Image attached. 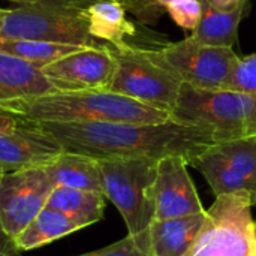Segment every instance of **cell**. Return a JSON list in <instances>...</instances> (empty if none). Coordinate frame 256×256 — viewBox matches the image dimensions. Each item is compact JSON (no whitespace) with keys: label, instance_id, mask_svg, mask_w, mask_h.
<instances>
[{"label":"cell","instance_id":"6da1fadb","mask_svg":"<svg viewBox=\"0 0 256 256\" xmlns=\"http://www.w3.org/2000/svg\"><path fill=\"white\" fill-rule=\"evenodd\" d=\"M30 123L54 138L64 152L98 160H160L168 156H183L189 162L194 156L222 141L210 128L183 124L174 120L159 124Z\"/></svg>","mask_w":256,"mask_h":256},{"label":"cell","instance_id":"7a4b0ae2","mask_svg":"<svg viewBox=\"0 0 256 256\" xmlns=\"http://www.w3.org/2000/svg\"><path fill=\"white\" fill-rule=\"evenodd\" d=\"M34 123H135L159 124L171 114L110 90L52 92L4 108Z\"/></svg>","mask_w":256,"mask_h":256},{"label":"cell","instance_id":"3957f363","mask_svg":"<svg viewBox=\"0 0 256 256\" xmlns=\"http://www.w3.org/2000/svg\"><path fill=\"white\" fill-rule=\"evenodd\" d=\"M171 120L213 129L220 140L256 136V96L183 84Z\"/></svg>","mask_w":256,"mask_h":256},{"label":"cell","instance_id":"277c9868","mask_svg":"<svg viewBox=\"0 0 256 256\" xmlns=\"http://www.w3.org/2000/svg\"><path fill=\"white\" fill-rule=\"evenodd\" d=\"M158 162L154 159L99 160L104 195L120 212L130 236L148 231L154 220Z\"/></svg>","mask_w":256,"mask_h":256},{"label":"cell","instance_id":"5b68a950","mask_svg":"<svg viewBox=\"0 0 256 256\" xmlns=\"http://www.w3.org/2000/svg\"><path fill=\"white\" fill-rule=\"evenodd\" d=\"M0 36L82 48H108L90 34L86 21L64 0H42L6 9Z\"/></svg>","mask_w":256,"mask_h":256},{"label":"cell","instance_id":"8992f818","mask_svg":"<svg viewBox=\"0 0 256 256\" xmlns=\"http://www.w3.org/2000/svg\"><path fill=\"white\" fill-rule=\"evenodd\" d=\"M252 207L249 192L216 196L192 256H256Z\"/></svg>","mask_w":256,"mask_h":256},{"label":"cell","instance_id":"52a82bcc","mask_svg":"<svg viewBox=\"0 0 256 256\" xmlns=\"http://www.w3.org/2000/svg\"><path fill=\"white\" fill-rule=\"evenodd\" d=\"M142 52L182 84L204 90H222L240 58L232 48L201 45L189 38Z\"/></svg>","mask_w":256,"mask_h":256},{"label":"cell","instance_id":"ba28073f","mask_svg":"<svg viewBox=\"0 0 256 256\" xmlns=\"http://www.w3.org/2000/svg\"><path fill=\"white\" fill-rule=\"evenodd\" d=\"M112 54L117 68L106 90L171 114L183 84L148 60L142 48L124 45L112 48Z\"/></svg>","mask_w":256,"mask_h":256},{"label":"cell","instance_id":"9c48e42d","mask_svg":"<svg viewBox=\"0 0 256 256\" xmlns=\"http://www.w3.org/2000/svg\"><path fill=\"white\" fill-rule=\"evenodd\" d=\"M52 189L45 168L0 172V222L10 237L46 207Z\"/></svg>","mask_w":256,"mask_h":256},{"label":"cell","instance_id":"30bf717a","mask_svg":"<svg viewBox=\"0 0 256 256\" xmlns=\"http://www.w3.org/2000/svg\"><path fill=\"white\" fill-rule=\"evenodd\" d=\"M117 68L112 48H80L40 70L56 92L106 90Z\"/></svg>","mask_w":256,"mask_h":256},{"label":"cell","instance_id":"8fae6325","mask_svg":"<svg viewBox=\"0 0 256 256\" xmlns=\"http://www.w3.org/2000/svg\"><path fill=\"white\" fill-rule=\"evenodd\" d=\"M183 156H168L158 162L154 184V220L177 219L204 212Z\"/></svg>","mask_w":256,"mask_h":256},{"label":"cell","instance_id":"7c38bea8","mask_svg":"<svg viewBox=\"0 0 256 256\" xmlns=\"http://www.w3.org/2000/svg\"><path fill=\"white\" fill-rule=\"evenodd\" d=\"M63 152V147L54 138L30 122L21 120L15 128L0 132L2 172L45 168Z\"/></svg>","mask_w":256,"mask_h":256},{"label":"cell","instance_id":"4fadbf2b","mask_svg":"<svg viewBox=\"0 0 256 256\" xmlns=\"http://www.w3.org/2000/svg\"><path fill=\"white\" fill-rule=\"evenodd\" d=\"M207 210L165 220H153L148 228L150 256H192L202 226Z\"/></svg>","mask_w":256,"mask_h":256},{"label":"cell","instance_id":"5bb4252c","mask_svg":"<svg viewBox=\"0 0 256 256\" xmlns=\"http://www.w3.org/2000/svg\"><path fill=\"white\" fill-rule=\"evenodd\" d=\"M52 92L54 86L39 68L0 52V108Z\"/></svg>","mask_w":256,"mask_h":256},{"label":"cell","instance_id":"9a60e30c","mask_svg":"<svg viewBox=\"0 0 256 256\" xmlns=\"http://www.w3.org/2000/svg\"><path fill=\"white\" fill-rule=\"evenodd\" d=\"M45 171L54 188L60 186L104 194L100 165L98 159L63 152L57 159L45 166Z\"/></svg>","mask_w":256,"mask_h":256},{"label":"cell","instance_id":"2e32d148","mask_svg":"<svg viewBox=\"0 0 256 256\" xmlns=\"http://www.w3.org/2000/svg\"><path fill=\"white\" fill-rule=\"evenodd\" d=\"M246 0L234 6L232 9L219 10L202 3V16L196 28L189 36L190 40L208 45L232 48L237 40V30L244 14Z\"/></svg>","mask_w":256,"mask_h":256},{"label":"cell","instance_id":"e0dca14e","mask_svg":"<svg viewBox=\"0 0 256 256\" xmlns=\"http://www.w3.org/2000/svg\"><path fill=\"white\" fill-rule=\"evenodd\" d=\"M84 226L68 214L45 207L16 237L15 244L21 252L50 244L62 237L82 230Z\"/></svg>","mask_w":256,"mask_h":256},{"label":"cell","instance_id":"ac0fdd59","mask_svg":"<svg viewBox=\"0 0 256 256\" xmlns=\"http://www.w3.org/2000/svg\"><path fill=\"white\" fill-rule=\"evenodd\" d=\"M105 200V195L99 192L56 186L48 198L46 207L68 214L86 228L104 218Z\"/></svg>","mask_w":256,"mask_h":256},{"label":"cell","instance_id":"d6986e66","mask_svg":"<svg viewBox=\"0 0 256 256\" xmlns=\"http://www.w3.org/2000/svg\"><path fill=\"white\" fill-rule=\"evenodd\" d=\"M210 152L232 172L243 178L252 194L256 190V136L224 140L210 147Z\"/></svg>","mask_w":256,"mask_h":256},{"label":"cell","instance_id":"ffe728a7","mask_svg":"<svg viewBox=\"0 0 256 256\" xmlns=\"http://www.w3.org/2000/svg\"><path fill=\"white\" fill-rule=\"evenodd\" d=\"M82 46H72L63 44H52L34 39L21 38H2L0 36V52L21 58L39 69L44 66L74 52Z\"/></svg>","mask_w":256,"mask_h":256},{"label":"cell","instance_id":"44dd1931","mask_svg":"<svg viewBox=\"0 0 256 256\" xmlns=\"http://www.w3.org/2000/svg\"><path fill=\"white\" fill-rule=\"evenodd\" d=\"M222 90H234L256 96V54L238 58Z\"/></svg>","mask_w":256,"mask_h":256},{"label":"cell","instance_id":"7402d4cb","mask_svg":"<svg viewBox=\"0 0 256 256\" xmlns=\"http://www.w3.org/2000/svg\"><path fill=\"white\" fill-rule=\"evenodd\" d=\"M78 256H150L148 231L138 236L128 234L123 240L114 244Z\"/></svg>","mask_w":256,"mask_h":256},{"label":"cell","instance_id":"603a6c76","mask_svg":"<svg viewBox=\"0 0 256 256\" xmlns=\"http://www.w3.org/2000/svg\"><path fill=\"white\" fill-rule=\"evenodd\" d=\"M166 12L177 26L194 32L202 16V3L201 0H170Z\"/></svg>","mask_w":256,"mask_h":256},{"label":"cell","instance_id":"cb8c5ba5","mask_svg":"<svg viewBox=\"0 0 256 256\" xmlns=\"http://www.w3.org/2000/svg\"><path fill=\"white\" fill-rule=\"evenodd\" d=\"M170 0H124L123 6L144 22L154 21L162 12H166Z\"/></svg>","mask_w":256,"mask_h":256},{"label":"cell","instance_id":"d4e9b609","mask_svg":"<svg viewBox=\"0 0 256 256\" xmlns=\"http://www.w3.org/2000/svg\"><path fill=\"white\" fill-rule=\"evenodd\" d=\"M21 254L22 252L15 244V238L6 232L0 222V256H21Z\"/></svg>","mask_w":256,"mask_h":256},{"label":"cell","instance_id":"484cf974","mask_svg":"<svg viewBox=\"0 0 256 256\" xmlns=\"http://www.w3.org/2000/svg\"><path fill=\"white\" fill-rule=\"evenodd\" d=\"M21 123V118L16 117L15 114L9 112V111H4L0 108V132H4L8 129H12L15 128L16 124Z\"/></svg>","mask_w":256,"mask_h":256},{"label":"cell","instance_id":"4316f807","mask_svg":"<svg viewBox=\"0 0 256 256\" xmlns=\"http://www.w3.org/2000/svg\"><path fill=\"white\" fill-rule=\"evenodd\" d=\"M242 2H244V0H201V3H206V4H208L214 9H219V10L232 9L234 6H237Z\"/></svg>","mask_w":256,"mask_h":256},{"label":"cell","instance_id":"83f0119b","mask_svg":"<svg viewBox=\"0 0 256 256\" xmlns=\"http://www.w3.org/2000/svg\"><path fill=\"white\" fill-rule=\"evenodd\" d=\"M10 2H15L21 6H27V4H34V3H39L42 0H10Z\"/></svg>","mask_w":256,"mask_h":256},{"label":"cell","instance_id":"f1b7e54d","mask_svg":"<svg viewBox=\"0 0 256 256\" xmlns=\"http://www.w3.org/2000/svg\"><path fill=\"white\" fill-rule=\"evenodd\" d=\"M4 16H6V9L0 8V30L3 27V21H4Z\"/></svg>","mask_w":256,"mask_h":256},{"label":"cell","instance_id":"f546056e","mask_svg":"<svg viewBox=\"0 0 256 256\" xmlns=\"http://www.w3.org/2000/svg\"><path fill=\"white\" fill-rule=\"evenodd\" d=\"M252 206L254 207H256V190L252 194Z\"/></svg>","mask_w":256,"mask_h":256},{"label":"cell","instance_id":"4dcf8cb0","mask_svg":"<svg viewBox=\"0 0 256 256\" xmlns=\"http://www.w3.org/2000/svg\"><path fill=\"white\" fill-rule=\"evenodd\" d=\"M117 2H120V3H123V2H124V0H117Z\"/></svg>","mask_w":256,"mask_h":256},{"label":"cell","instance_id":"1f68e13d","mask_svg":"<svg viewBox=\"0 0 256 256\" xmlns=\"http://www.w3.org/2000/svg\"><path fill=\"white\" fill-rule=\"evenodd\" d=\"M255 236H256V220H255Z\"/></svg>","mask_w":256,"mask_h":256}]
</instances>
